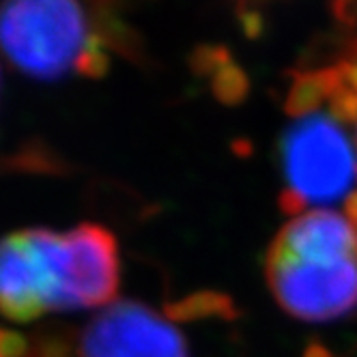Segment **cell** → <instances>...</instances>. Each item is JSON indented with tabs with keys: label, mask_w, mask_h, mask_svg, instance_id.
Masks as SVG:
<instances>
[{
	"label": "cell",
	"mask_w": 357,
	"mask_h": 357,
	"mask_svg": "<svg viewBox=\"0 0 357 357\" xmlns=\"http://www.w3.org/2000/svg\"><path fill=\"white\" fill-rule=\"evenodd\" d=\"M336 11L347 20H357V0H334Z\"/></svg>",
	"instance_id": "8"
},
{
	"label": "cell",
	"mask_w": 357,
	"mask_h": 357,
	"mask_svg": "<svg viewBox=\"0 0 357 357\" xmlns=\"http://www.w3.org/2000/svg\"><path fill=\"white\" fill-rule=\"evenodd\" d=\"M47 312L45 289L29 228L0 239V314L31 323Z\"/></svg>",
	"instance_id": "6"
},
{
	"label": "cell",
	"mask_w": 357,
	"mask_h": 357,
	"mask_svg": "<svg viewBox=\"0 0 357 357\" xmlns=\"http://www.w3.org/2000/svg\"><path fill=\"white\" fill-rule=\"evenodd\" d=\"M267 287L287 314L325 323L357 308V222L312 209L280 228L265 259Z\"/></svg>",
	"instance_id": "1"
},
{
	"label": "cell",
	"mask_w": 357,
	"mask_h": 357,
	"mask_svg": "<svg viewBox=\"0 0 357 357\" xmlns=\"http://www.w3.org/2000/svg\"><path fill=\"white\" fill-rule=\"evenodd\" d=\"M45 289L47 312L101 308L121 284L114 235L99 224H80L67 233L29 228Z\"/></svg>",
	"instance_id": "4"
},
{
	"label": "cell",
	"mask_w": 357,
	"mask_h": 357,
	"mask_svg": "<svg viewBox=\"0 0 357 357\" xmlns=\"http://www.w3.org/2000/svg\"><path fill=\"white\" fill-rule=\"evenodd\" d=\"M317 73L329 99L347 119L357 149V47L351 54L319 67Z\"/></svg>",
	"instance_id": "7"
},
{
	"label": "cell",
	"mask_w": 357,
	"mask_h": 357,
	"mask_svg": "<svg viewBox=\"0 0 357 357\" xmlns=\"http://www.w3.org/2000/svg\"><path fill=\"white\" fill-rule=\"evenodd\" d=\"M80 357H190L166 317L138 301H114L80 336Z\"/></svg>",
	"instance_id": "5"
},
{
	"label": "cell",
	"mask_w": 357,
	"mask_h": 357,
	"mask_svg": "<svg viewBox=\"0 0 357 357\" xmlns=\"http://www.w3.org/2000/svg\"><path fill=\"white\" fill-rule=\"evenodd\" d=\"M0 50L39 80L95 78L108 69L82 0H0Z\"/></svg>",
	"instance_id": "3"
},
{
	"label": "cell",
	"mask_w": 357,
	"mask_h": 357,
	"mask_svg": "<svg viewBox=\"0 0 357 357\" xmlns=\"http://www.w3.org/2000/svg\"><path fill=\"white\" fill-rule=\"evenodd\" d=\"M289 125L280 144L282 209L299 215L338 209L357 222V149L317 69L299 73L287 97Z\"/></svg>",
	"instance_id": "2"
}]
</instances>
